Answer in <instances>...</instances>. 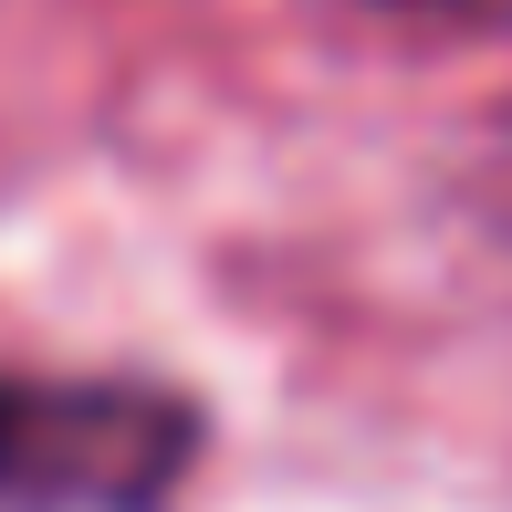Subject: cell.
Masks as SVG:
<instances>
[{
    "label": "cell",
    "mask_w": 512,
    "mask_h": 512,
    "mask_svg": "<svg viewBox=\"0 0 512 512\" xmlns=\"http://www.w3.org/2000/svg\"><path fill=\"white\" fill-rule=\"evenodd\" d=\"M199 408L147 377H0V512H168Z\"/></svg>",
    "instance_id": "1"
},
{
    "label": "cell",
    "mask_w": 512,
    "mask_h": 512,
    "mask_svg": "<svg viewBox=\"0 0 512 512\" xmlns=\"http://www.w3.org/2000/svg\"><path fill=\"white\" fill-rule=\"evenodd\" d=\"M398 21H450V32H512V0H366Z\"/></svg>",
    "instance_id": "2"
},
{
    "label": "cell",
    "mask_w": 512,
    "mask_h": 512,
    "mask_svg": "<svg viewBox=\"0 0 512 512\" xmlns=\"http://www.w3.org/2000/svg\"><path fill=\"white\" fill-rule=\"evenodd\" d=\"M492 220H502V241H512V136H502V157H492Z\"/></svg>",
    "instance_id": "3"
}]
</instances>
